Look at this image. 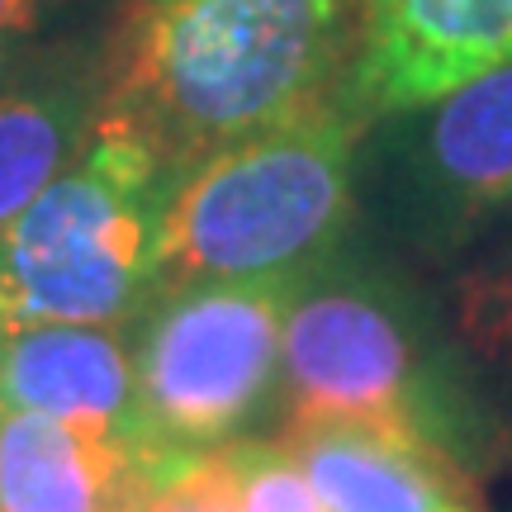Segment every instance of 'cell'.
<instances>
[{"label": "cell", "instance_id": "cell-1", "mask_svg": "<svg viewBox=\"0 0 512 512\" xmlns=\"http://www.w3.org/2000/svg\"><path fill=\"white\" fill-rule=\"evenodd\" d=\"M370 0H124L105 114L176 176L256 128L347 100Z\"/></svg>", "mask_w": 512, "mask_h": 512}, {"label": "cell", "instance_id": "cell-10", "mask_svg": "<svg viewBox=\"0 0 512 512\" xmlns=\"http://www.w3.org/2000/svg\"><path fill=\"white\" fill-rule=\"evenodd\" d=\"M0 403L114 432L138 451L128 323H38L0 332Z\"/></svg>", "mask_w": 512, "mask_h": 512}, {"label": "cell", "instance_id": "cell-5", "mask_svg": "<svg viewBox=\"0 0 512 512\" xmlns=\"http://www.w3.org/2000/svg\"><path fill=\"white\" fill-rule=\"evenodd\" d=\"M309 422L418 432L460 451L451 394L399 290L328 261L299 280L280 332L275 432Z\"/></svg>", "mask_w": 512, "mask_h": 512}, {"label": "cell", "instance_id": "cell-4", "mask_svg": "<svg viewBox=\"0 0 512 512\" xmlns=\"http://www.w3.org/2000/svg\"><path fill=\"white\" fill-rule=\"evenodd\" d=\"M294 290L299 280H200L147 299L128 323L143 470L252 437L275 413Z\"/></svg>", "mask_w": 512, "mask_h": 512}, {"label": "cell", "instance_id": "cell-12", "mask_svg": "<svg viewBox=\"0 0 512 512\" xmlns=\"http://www.w3.org/2000/svg\"><path fill=\"white\" fill-rule=\"evenodd\" d=\"M446 313L470 361L512 375V233L494 238L470 266H460L446 294Z\"/></svg>", "mask_w": 512, "mask_h": 512}, {"label": "cell", "instance_id": "cell-17", "mask_svg": "<svg viewBox=\"0 0 512 512\" xmlns=\"http://www.w3.org/2000/svg\"><path fill=\"white\" fill-rule=\"evenodd\" d=\"M0 413H5V403H0Z\"/></svg>", "mask_w": 512, "mask_h": 512}, {"label": "cell", "instance_id": "cell-7", "mask_svg": "<svg viewBox=\"0 0 512 512\" xmlns=\"http://www.w3.org/2000/svg\"><path fill=\"white\" fill-rule=\"evenodd\" d=\"M508 62L512 0H370L347 105L375 124Z\"/></svg>", "mask_w": 512, "mask_h": 512}, {"label": "cell", "instance_id": "cell-14", "mask_svg": "<svg viewBox=\"0 0 512 512\" xmlns=\"http://www.w3.org/2000/svg\"><path fill=\"white\" fill-rule=\"evenodd\" d=\"M228 451L238 470L242 512H328L299 460L275 437H238L228 441Z\"/></svg>", "mask_w": 512, "mask_h": 512}, {"label": "cell", "instance_id": "cell-8", "mask_svg": "<svg viewBox=\"0 0 512 512\" xmlns=\"http://www.w3.org/2000/svg\"><path fill=\"white\" fill-rule=\"evenodd\" d=\"M275 441L299 460L328 512H484L475 470L437 437L309 422L280 427Z\"/></svg>", "mask_w": 512, "mask_h": 512}, {"label": "cell", "instance_id": "cell-11", "mask_svg": "<svg viewBox=\"0 0 512 512\" xmlns=\"http://www.w3.org/2000/svg\"><path fill=\"white\" fill-rule=\"evenodd\" d=\"M143 460L114 432L48 413H0V512H128Z\"/></svg>", "mask_w": 512, "mask_h": 512}, {"label": "cell", "instance_id": "cell-9", "mask_svg": "<svg viewBox=\"0 0 512 512\" xmlns=\"http://www.w3.org/2000/svg\"><path fill=\"white\" fill-rule=\"evenodd\" d=\"M105 110V48L53 38L0 67V228L72 166Z\"/></svg>", "mask_w": 512, "mask_h": 512}, {"label": "cell", "instance_id": "cell-15", "mask_svg": "<svg viewBox=\"0 0 512 512\" xmlns=\"http://www.w3.org/2000/svg\"><path fill=\"white\" fill-rule=\"evenodd\" d=\"M76 0H0V67L53 43V24Z\"/></svg>", "mask_w": 512, "mask_h": 512}, {"label": "cell", "instance_id": "cell-13", "mask_svg": "<svg viewBox=\"0 0 512 512\" xmlns=\"http://www.w3.org/2000/svg\"><path fill=\"white\" fill-rule=\"evenodd\" d=\"M128 512H242L233 451L214 446V451L176 456L157 470H147Z\"/></svg>", "mask_w": 512, "mask_h": 512}, {"label": "cell", "instance_id": "cell-16", "mask_svg": "<svg viewBox=\"0 0 512 512\" xmlns=\"http://www.w3.org/2000/svg\"><path fill=\"white\" fill-rule=\"evenodd\" d=\"M508 437H512V422H508Z\"/></svg>", "mask_w": 512, "mask_h": 512}, {"label": "cell", "instance_id": "cell-2", "mask_svg": "<svg viewBox=\"0 0 512 512\" xmlns=\"http://www.w3.org/2000/svg\"><path fill=\"white\" fill-rule=\"evenodd\" d=\"M361 114L347 100L256 128L171 176L152 294L200 280H304L356 209Z\"/></svg>", "mask_w": 512, "mask_h": 512}, {"label": "cell", "instance_id": "cell-6", "mask_svg": "<svg viewBox=\"0 0 512 512\" xmlns=\"http://www.w3.org/2000/svg\"><path fill=\"white\" fill-rule=\"evenodd\" d=\"M380 214L408 252L441 261L512 214V62L418 110L389 114Z\"/></svg>", "mask_w": 512, "mask_h": 512}, {"label": "cell", "instance_id": "cell-3", "mask_svg": "<svg viewBox=\"0 0 512 512\" xmlns=\"http://www.w3.org/2000/svg\"><path fill=\"white\" fill-rule=\"evenodd\" d=\"M171 171L143 133L100 110L72 166L0 228V332L133 323L152 299Z\"/></svg>", "mask_w": 512, "mask_h": 512}]
</instances>
